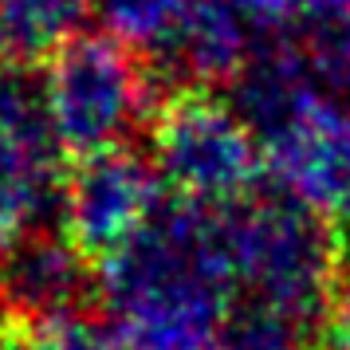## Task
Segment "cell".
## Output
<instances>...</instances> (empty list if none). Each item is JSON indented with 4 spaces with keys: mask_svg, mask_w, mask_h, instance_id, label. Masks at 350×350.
Listing matches in <instances>:
<instances>
[{
    "mask_svg": "<svg viewBox=\"0 0 350 350\" xmlns=\"http://www.w3.org/2000/svg\"><path fill=\"white\" fill-rule=\"evenodd\" d=\"M95 271L103 307L134 350L185 334H217L237 307L221 208L177 197L161 201Z\"/></svg>",
    "mask_w": 350,
    "mask_h": 350,
    "instance_id": "6da1fadb",
    "label": "cell"
},
{
    "mask_svg": "<svg viewBox=\"0 0 350 350\" xmlns=\"http://www.w3.org/2000/svg\"><path fill=\"white\" fill-rule=\"evenodd\" d=\"M228 268L237 303L315 331L334 307L338 248L331 221L287 193H252L248 201L221 208Z\"/></svg>",
    "mask_w": 350,
    "mask_h": 350,
    "instance_id": "7a4b0ae2",
    "label": "cell"
},
{
    "mask_svg": "<svg viewBox=\"0 0 350 350\" xmlns=\"http://www.w3.org/2000/svg\"><path fill=\"white\" fill-rule=\"evenodd\" d=\"M44 107L67 158L130 146L154 114V83L138 51L111 32H75L44 59Z\"/></svg>",
    "mask_w": 350,
    "mask_h": 350,
    "instance_id": "3957f363",
    "label": "cell"
},
{
    "mask_svg": "<svg viewBox=\"0 0 350 350\" xmlns=\"http://www.w3.org/2000/svg\"><path fill=\"white\" fill-rule=\"evenodd\" d=\"M150 165L177 201L232 208L260 185L264 150L232 103L208 87H177L150 114Z\"/></svg>",
    "mask_w": 350,
    "mask_h": 350,
    "instance_id": "277c9868",
    "label": "cell"
},
{
    "mask_svg": "<svg viewBox=\"0 0 350 350\" xmlns=\"http://www.w3.org/2000/svg\"><path fill=\"white\" fill-rule=\"evenodd\" d=\"M64 161L40 75L32 64L0 55V260L20 237L59 228Z\"/></svg>",
    "mask_w": 350,
    "mask_h": 350,
    "instance_id": "5b68a950",
    "label": "cell"
},
{
    "mask_svg": "<svg viewBox=\"0 0 350 350\" xmlns=\"http://www.w3.org/2000/svg\"><path fill=\"white\" fill-rule=\"evenodd\" d=\"M161 201L165 185L138 150L114 146L103 154H87L67 165L59 232L98 268L154 217Z\"/></svg>",
    "mask_w": 350,
    "mask_h": 350,
    "instance_id": "8992f818",
    "label": "cell"
},
{
    "mask_svg": "<svg viewBox=\"0 0 350 350\" xmlns=\"http://www.w3.org/2000/svg\"><path fill=\"white\" fill-rule=\"evenodd\" d=\"M264 174L275 189L323 213L327 221L350 213V111L315 95L291 122L268 134Z\"/></svg>",
    "mask_w": 350,
    "mask_h": 350,
    "instance_id": "52a82bcc",
    "label": "cell"
},
{
    "mask_svg": "<svg viewBox=\"0 0 350 350\" xmlns=\"http://www.w3.org/2000/svg\"><path fill=\"white\" fill-rule=\"evenodd\" d=\"M91 271L95 264L59 228H36L0 260V307L4 315L12 311L32 323L59 315L67 307H79Z\"/></svg>",
    "mask_w": 350,
    "mask_h": 350,
    "instance_id": "ba28073f",
    "label": "cell"
},
{
    "mask_svg": "<svg viewBox=\"0 0 350 350\" xmlns=\"http://www.w3.org/2000/svg\"><path fill=\"white\" fill-rule=\"evenodd\" d=\"M256 40L260 36L237 12L232 0H185L174 32L154 64L177 79H189V87L232 83L240 67L248 64Z\"/></svg>",
    "mask_w": 350,
    "mask_h": 350,
    "instance_id": "9c48e42d",
    "label": "cell"
},
{
    "mask_svg": "<svg viewBox=\"0 0 350 350\" xmlns=\"http://www.w3.org/2000/svg\"><path fill=\"white\" fill-rule=\"evenodd\" d=\"M87 0H0V55L40 64L79 32Z\"/></svg>",
    "mask_w": 350,
    "mask_h": 350,
    "instance_id": "30bf717a",
    "label": "cell"
},
{
    "mask_svg": "<svg viewBox=\"0 0 350 350\" xmlns=\"http://www.w3.org/2000/svg\"><path fill=\"white\" fill-rule=\"evenodd\" d=\"M181 8H185V0H95L103 32H111L126 48L150 55V64L161 55Z\"/></svg>",
    "mask_w": 350,
    "mask_h": 350,
    "instance_id": "8fae6325",
    "label": "cell"
},
{
    "mask_svg": "<svg viewBox=\"0 0 350 350\" xmlns=\"http://www.w3.org/2000/svg\"><path fill=\"white\" fill-rule=\"evenodd\" d=\"M307 71L323 95L350 111V20H315L295 28Z\"/></svg>",
    "mask_w": 350,
    "mask_h": 350,
    "instance_id": "7c38bea8",
    "label": "cell"
},
{
    "mask_svg": "<svg viewBox=\"0 0 350 350\" xmlns=\"http://www.w3.org/2000/svg\"><path fill=\"white\" fill-rule=\"evenodd\" d=\"M20 350H134L122 327L103 311L67 307L59 315L32 323Z\"/></svg>",
    "mask_w": 350,
    "mask_h": 350,
    "instance_id": "4fadbf2b",
    "label": "cell"
},
{
    "mask_svg": "<svg viewBox=\"0 0 350 350\" xmlns=\"http://www.w3.org/2000/svg\"><path fill=\"white\" fill-rule=\"evenodd\" d=\"M237 12L252 24L256 36H284L295 32L303 20L307 0H232Z\"/></svg>",
    "mask_w": 350,
    "mask_h": 350,
    "instance_id": "5bb4252c",
    "label": "cell"
},
{
    "mask_svg": "<svg viewBox=\"0 0 350 350\" xmlns=\"http://www.w3.org/2000/svg\"><path fill=\"white\" fill-rule=\"evenodd\" d=\"M331 334L338 350H350V287H342L334 295V307H331Z\"/></svg>",
    "mask_w": 350,
    "mask_h": 350,
    "instance_id": "9a60e30c",
    "label": "cell"
},
{
    "mask_svg": "<svg viewBox=\"0 0 350 350\" xmlns=\"http://www.w3.org/2000/svg\"><path fill=\"white\" fill-rule=\"evenodd\" d=\"M20 347H24V334L8 331V315L0 311V350H20Z\"/></svg>",
    "mask_w": 350,
    "mask_h": 350,
    "instance_id": "2e32d148",
    "label": "cell"
}]
</instances>
